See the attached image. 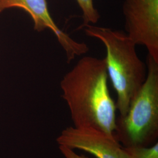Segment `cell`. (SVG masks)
<instances>
[{
    "instance_id": "cell-1",
    "label": "cell",
    "mask_w": 158,
    "mask_h": 158,
    "mask_svg": "<svg viewBox=\"0 0 158 158\" xmlns=\"http://www.w3.org/2000/svg\"><path fill=\"white\" fill-rule=\"evenodd\" d=\"M105 59L85 56L65 74L60 82L74 127L99 130L114 135L115 102L108 86Z\"/></svg>"
},
{
    "instance_id": "cell-2",
    "label": "cell",
    "mask_w": 158,
    "mask_h": 158,
    "mask_svg": "<svg viewBox=\"0 0 158 158\" xmlns=\"http://www.w3.org/2000/svg\"><path fill=\"white\" fill-rule=\"evenodd\" d=\"M82 28L87 36L100 40L106 47L108 77L116 91L117 110L119 116H124L147 78L146 66L137 55L136 45L123 31L91 24Z\"/></svg>"
},
{
    "instance_id": "cell-3",
    "label": "cell",
    "mask_w": 158,
    "mask_h": 158,
    "mask_svg": "<svg viewBox=\"0 0 158 158\" xmlns=\"http://www.w3.org/2000/svg\"><path fill=\"white\" fill-rule=\"evenodd\" d=\"M147 65L144 83L127 114L116 120L114 136L124 147H149L158 139V63L148 54Z\"/></svg>"
},
{
    "instance_id": "cell-4",
    "label": "cell",
    "mask_w": 158,
    "mask_h": 158,
    "mask_svg": "<svg viewBox=\"0 0 158 158\" xmlns=\"http://www.w3.org/2000/svg\"><path fill=\"white\" fill-rule=\"evenodd\" d=\"M126 33L158 63V0H124Z\"/></svg>"
},
{
    "instance_id": "cell-5",
    "label": "cell",
    "mask_w": 158,
    "mask_h": 158,
    "mask_svg": "<svg viewBox=\"0 0 158 158\" xmlns=\"http://www.w3.org/2000/svg\"><path fill=\"white\" fill-rule=\"evenodd\" d=\"M56 142L59 146L83 151L96 158H131L115 136L96 129L68 127Z\"/></svg>"
},
{
    "instance_id": "cell-6",
    "label": "cell",
    "mask_w": 158,
    "mask_h": 158,
    "mask_svg": "<svg viewBox=\"0 0 158 158\" xmlns=\"http://www.w3.org/2000/svg\"><path fill=\"white\" fill-rule=\"evenodd\" d=\"M11 8H19L27 12L32 18L35 31L51 29L65 51L68 63L89 51L84 42L74 40L57 27L49 14L46 0H0V12Z\"/></svg>"
},
{
    "instance_id": "cell-7",
    "label": "cell",
    "mask_w": 158,
    "mask_h": 158,
    "mask_svg": "<svg viewBox=\"0 0 158 158\" xmlns=\"http://www.w3.org/2000/svg\"><path fill=\"white\" fill-rule=\"evenodd\" d=\"M83 12V23L80 27L81 28L85 25H93L98 21L100 15L93 4V0H77Z\"/></svg>"
},
{
    "instance_id": "cell-8",
    "label": "cell",
    "mask_w": 158,
    "mask_h": 158,
    "mask_svg": "<svg viewBox=\"0 0 158 158\" xmlns=\"http://www.w3.org/2000/svg\"><path fill=\"white\" fill-rule=\"evenodd\" d=\"M124 148L131 158H158V141L152 146H136L124 147Z\"/></svg>"
},
{
    "instance_id": "cell-9",
    "label": "cell",
    "mask_w": 158,
    "mask_h": 158,
    "mask_svg": "<svg viewBox=\"0 0 158 158\" xmlns=\"http://www.w3.org/2000/svg\"><path fill=\"white\" fill-rule=\"evenodd\" d=\"M59 149L64 158H89L84 155H79L74 151L67 147L59 146Z\"/></svg>"
}]
</instances>
